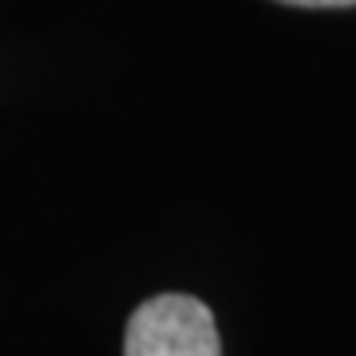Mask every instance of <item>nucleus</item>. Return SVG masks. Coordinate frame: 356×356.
<instances>
[{
  "label": "nucleus",
  "mask_w": 356,
  "mask_h": 356,
  "mask_svg": "<svg viewBox=\"0 0 356 356\" xmlns=\"http://www.w3.org/2000/svg\"><path fill=\"white\" fill-rule=\"evenodd\" d=\"M291 8H356V0H277Z\"/></svg>",
  "instance_id": "2"
},
{
  "label": "nucleus",
  "mask_w": 356,
  "mask_h": 356,
  "mask_svg": "<svg viewBox=\"0 0 356 356\" xmlns=\"http://www.w3.org/2000/svg\"><path fill=\"white\" fill-rule=\"evenodd\" d=\"M124 356H222L211 309L189 295H156L127 320Z\"/></svg>",
  "instance_id": "1"
}]
</instances>
